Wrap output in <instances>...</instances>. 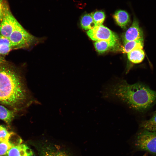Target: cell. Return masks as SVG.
Masks as SVG:
<instances>
[{"mask_svg":"<svg viewBox=\"0 0 156 156\" xmlns=\"http://www.w3.org/2000/svg\"><path fill=\"white\" fill-rule=\"evenodd\" d=\"M14 146L9 139L0 142V156H5L8 150Z\"/></svg>","mask_w":156,"mask_h":156,"instance_id":"cell-18","label":"cell"},{"mask_svg":"<svg viewBox=\"0 0 156 156\" xmlns=\"http://www.w3.org/2000/svg\"><path fill=\"white\" fill-rule=\"evenodd\" d=\"M11 132H9L5 127L0 125V143L7 140Z\"/></svg>","mask_w":156,"mask_h":156,"instance_id":"cell-19","label":"cell"},{"mask_svg":"<svg viewBox=\"0 0 156 156\" xmlns=\"http://www.w3.org/2000/svg\"><path fill=\"white\" fill-rule=\"evenodd\" d=\"M124 44L122 49L123 53H128L136 49H142L144 46L143 38L129 41Z\"/></svg>","mask_w":156,"mask_h":156,"instance_id":"cell-12","label":"cell"},{"mask_svg":"<svg viewBox=\"0 0 156 156\" xmlns=\"http://www.w3.org/2000/svg\"><path fill=\"white\" fill-rule=\"evenodd\" d=\"M135 135L134 146L136 150L156 155V131L141 129Z\"/></svg>","mask_w":156,"mask_h":156,"instance_id":"cell-4","label":"cell"},{"mask_svg":"<svg viewBox=\"0 0 156 156\" xmlns=\"http://www.w3.org/2000/svg\"><path fill=\"white\" fill-rule=\"evenodd\" d=\"M16 20L10 10L7 0H5L3 15L0 22V34L9 38Z\"/></svg>","mask_w":156,"mask_h":156,"instance_id":"cell-6","label":"cell"},{"mask_svg":"<svg viewBox=\"0 0 156 156\" xmlns=\"http://www.w3.org/2000/svg\"></svg>","mask_w":156,"mask_h":156,"instance_id":"cell-24","label":"cell"},{"mask_svg":"<svg viewBox=\"0 0 156 156\" xmlns=\"http://www.w3.org/2000/svg\"><path fill=\"white\" fill-rule=\"evenodd\" d=\"M86 33L92 40L106 41L111 47L115 46L118 41L117 35L107 27L102 25L96 26L92 29L88 31Z\"/></svg>","mask_w":156,"mask_h":156,"instance_id":"cell-5","label":"cell"},{"mask_svg":"<svg viewBox=\"0 0 156 156\" xmlns=\"http://www.w3.org/2000/svg\"><path fill=\"white\" fill-rule=\"evenodd\" d=\"M103 96L118 99L132 109L144 112L156 102V91L140 82L129 84L119 80L107 85L103 91Z\"/></svg>","mask_w":156,"mask_h":156,"instance_id":"cell-2","label":"cell"},{"mask_svg":"<svg viewBox=\"0 0 156 156\" xmlns=\"http://www.w3.org/2000/svg\"><path fill=\"white\" fill-rule=\"evenodd\" d=\"M129 60L135 63H139L144 60L145 53L142 49H138L133 50L127 53Z\"/></svg>","mask_w":156,"mask_h":156,"instance_id":"cell-13","label":"cell"},{"mask_svg":"<svg viewBox=\"0 0 156 156\" xmlns=\"http://www.w3.org/2000/svg\"><path fill=\"white\" fill-rule=\"evenodd\" d=\"M5 45L13 47L15 49L16 48L11 42L9 38L0 34V45Z\"/></svg>","mask_w":156,"mask_h":156,"instance_id":"cell-21","label":"cell"},{"mask_svg":"<svg viewBox=\"0 0 156 156\" xmlns=\"http://www.w3.org/2000/svg\"><path fill=\"white\" fill-rule=\"evenodd\" d=\"M91 14L96 26L101 25L105 17L104 12L101 10H98L91 13Z\"/></svg>","mask_w":156,"mask_h":156,"instance_id":"cell-16","label":"cell"},{"mask_svg":"<svg viewBox=\"0 0 156 156\" xmlns=\"http://www.w3.org/2000/svg\"><path fill=\"white\" fill-rule=\"evenodd\" d=\"M80 25L83 29L88 31L92 29L96 26L91 13H86L82 16Z\"/></svg>","mask_w":156,"mask_h":156,"instance_id":"cell-14","label":"cell"},{"mask_svg":"<svg viewBox=\"0 0 156 156\" xmlns=\"http://www.w3.org/2000/svg\"><path fill=\"white\" fill-rule=\"evenodd\" d=\"M5 156H34V154L26 144H21L11 147Z\"/></svg>","mask_w":156,"mask_h":156,"instance_id":"cell-9","label":"cell"},{"mask_svg":"<svg viewBox=\"0 0 156 156\" xmlns=\"http://www.w3.org/2000/svg\"><path fill=\"white\" fill-rule=\"evenodd\" d=\"M113 17L116 23L121 27L125 28L130 21L128 13L125 11L119 10L116 11Z\"/></svg>","mask_w":156,"mask_h":156,"instance_id":"cell-10","label":"cell"},{"mask_svg":"<svg viewBox=\"0 0 156 156\" xmlns=\"http://www.w3.org/2000/svg\"><path fill=\"white\" fill-rule=\"evenodd\" d=\"M143 38V31L139 26L138 21L135 18L131 25L123 36L124 43Z\"/></svg>","mask_w":156,"mask_h":156,"instance_id":"cell-8","label":"cell"},{"mask_svg":"<svg viewBox=\"0 0 156 156\" xmlns=\"http://www.w3.org/2000/svg\"><path fill=\"white\" fill-rule=\"evenodd\" d=\"M39 103L28 89L21 71L9 62L0 64V105L18 114Z\"/></svg>","mask_w":156,"mask_h":156,"instance_id":"cell-1","label":"cell"},{"mask_svg":"<svg viewBox=\"0 0 156 156\" xmlns=\"http://www.w3.org/2000/svg\"><path fill=\"white\" fill-rule=\"evenodd\" d=\"M140 127L141 129L150 131H156V111L153 116L149 119L142 121Z\"/></svg>","mask_w":156,"mask_h":156,"instance_id":"cell-15","label":"cell"},{"mask_svg":"<svg viewBox=\"0 0 156 156\" xmlns=\"http://www.w3.org/2000/svg\"><path fill=\"white\" fill-rule=\"evenodd\" d=\"M96 50L99 53H103L107 51L111 47L109 44L104 40L96 41L94 44Z\"/></svg>","mask_w":156,"mask_h":156,"instance_id":"cell-17","label":"cell"},{"mask_svg":"<svg viewBox=\"0 0 156 156\" xmlns=\"http://www.w3.org/2000/svg\"><path fill=\"white\" fill-rule=\"evenodd\" d=\"M5 1V0H0V22L3 15Z\"/></svg>","mask_w":156,"mask_h":156,"instance_id":"cell-22","label":"cell"},{"mask_svg":"<svg viewBox=\"0 0 156 156\" xmlns=\"http://www.w3.org/2000/svg\"><path fill=\"white\" fill-rule=\"evenodd\" d=\"M4 56L0 55V64L5 63L8 62Z\"/></svg>","mask_w":156,"mask_h":156,"instance_id":"cell-23","label":"cell"},{"mask_svg":"<svg viewBox=\"0 0 156 156\" xmlns=\"http://www.w3.org/2000/svg\"><path fill=\"white\" fill-rule=\"evenodd\" d=\"M34 145L39 156H70L67 152L55 144L37 142Z\"/></svg>","mask_w":156,"mask_h":156,"instance_id":"cell-7","label":"cell"},{"mask_svg":"<svg viewBox=\"0 0 156 156\" xmlns=\"http://www.w3.org/2000/svg\"><path fill=\"white\" fill-rule=\"evenodd\" d=\"M15 49L14 48L7 45H0V55L4 56L8 55L12 50Z\"/></svg>","mask_w":156,"mask_h":156,"instance_id":"cell-20","label":"cell"},{"mask_svg":"<svg viewBox=\"0 0 156 156\" xmlns=\"http://www.w3.org/2000/svg\"><path fill=\"white\" fill-rule=\"evenodd\" d=\"M9 38L17 49L29 48L40 41L27 31L17 20Z\"/></svg>","mask_w":156,"mask_h":156,"instance_id":"cell-3","label":"cell"},{"mask_svg":"<svg viewBox=\"0 0 156 156\" xmlns=\"http://www.w3.org/2000/svg\"><path fill=\"white\" fill-rule=\"evenodd\" d=\"M17 114L14 111L0 105V119L8 125L11 124Z\"/></svg>","mask_w":156,"mask_h":156,"instance_id":"cell-11","label":"cell"}]
</instances>
